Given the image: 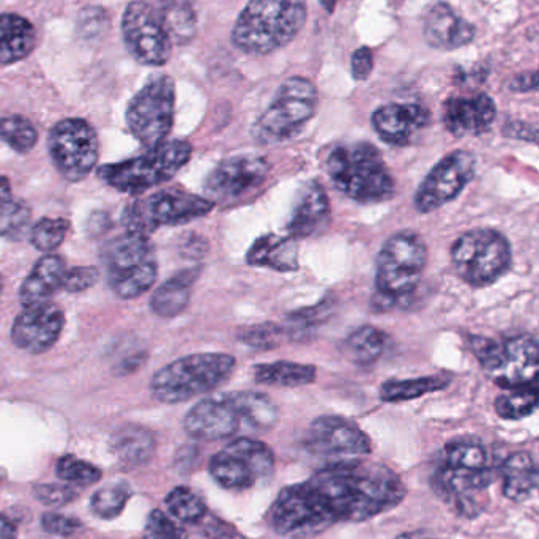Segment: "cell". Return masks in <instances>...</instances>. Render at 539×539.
Segmentation results:
<instances>
[{"label": "cell", "instance_id": "cell-1", "mask_svg": "<svg viewBox=\"0 0 539 539\" xmlns=\"http://www.w3.org/2000/svg\"><path fill=\"white\" fill-rule=\"evenodd\" d=\"M308 484L336 521H366L395 508L406 497V487L393 470L369 462L330 465Z\"/></svg>", "mask_w": 539, "mask_h": 539}, {"label": "cell", "instance_id": "cell-2", "mask_svg": "<svg viewBox=\"0 0 539 539\" xmlns=\"http://www.w3.org/2000/svg\"><path fill=\"white\" fill-rule=\"evenodd\" d=\"M306 16V0H250L238 16L232 41L246 54L273 53L300 34Z\"/></svg>", "mask_w": 539, "mask_h": 539}, {"label": "cell", "instance_id": "cell-3", "mask_svg": "<svg viewBox=\"0 0 539 539\" xmlns=\"http://www.w3.org/2000/svg\"><path fill=\"white\" fill-rule=\"evenodd\" d=\"M327 172L336 190L360 204H379L395 193V180L374 145H339L327 158Z\"/></svg>", "mask_w": 539, "mask_h": 539}, {"label": "cell", "instance_id": "cell-4", "mask_svg": "<svg viewBox=\"0 0 539 539\" xmlns=\"http://www.w3.org/2000/svg\"><path fill=\"white\" fill-rule=\"evenodd\" d=\"M237 361L229 354H193L172 361L152 377L153 398L180 404L207 395L231 379Z\"/></svg>", "mask_w": 539, "mask_h": 539}, {"label": "cell", "instance_id": "cell-5", "mask_svg": "<svg viewBox=\"0 0 539 539\" xmlns=\"http://www.w3.org/2000/svg\"><path fill=\"white\" fill-rule=\"evenodd\" d=\"M109 287L131 300L149 292L157 281L158 261L149 235L125 232L112 238L103 250Z\"/></svg>", "mask_w": 539, "mask_h": 539}, {"label": "cell", "instance_id": "cell-6", "mask_svg": "<svg viewBox=\"0 0 539 539\" xmlns=\"http://www.w3.org/2000/svg\"><path fill=\"white\" fill-rule=\"evenodd\" d=\"M193 147L186 141H164L144 155L98 171L101 179L123 193L141 194L169 182L190 163Z\"/></svg>", "mask_w": 539, "mask_h": 539}, {"label": "cell", "instance_id": "cell-7", "mask_svg": "<svg viewBox=\"0 0 539 539\" xmlns=\"http://www.w3.org/2000/svg\"><path fill=\"white\" fill-rule=\"evenodd\" d=\"M319 93L306 78H289L281 84L275 100L253 125V138L259 144H283L295 138L316 116Z\"/></svg>", "mask_w": 539, "mask_h": 539}, {"label": "cell", "instance_id": "cell-8", "mask_svg": "<svg viewBox=\"0 0 539 539\" xmlns=\"http://www.w3.org/2000/svg\"><path fill=\"white\" fill-rule=\"evenodd\" d=\"M428 264V248L420 235L412 231L391 235L376 261L377 294L396 303L415 292Z\"/></svg>", "mask_w": 539, "mask_h": 539}, {"label": "cell", "instance_id": "cell-9", "mask_svg": "<svg viewBox=\"0 0 539 539\" xmlns=\"http://www.w3.org/2000/svg\"><path fill=\"white\" fill-rule=\"evenodd\" d=\"M210 199L201 198L179 186H171L131 202L122 215L128 232L150 235L160 227L182 226L212 212Z\"/></svg>", "mask_w": 539, "mask_h": 539}, {"label": "cell", "instance_id": "cell-10", "mask_svg": "<svg viewBox=\"0 0 539 539\" xmlns=\"http://www.w3.org/2000/svg\"><path fill=\"white\" fill-rule=\"evenodd\" d=\"M473 354L492 382L511 390L539 377V342L528 335L494 341L473 338Z\"/></svg>", "mask_w": 539, "mask_h": 539}, {"label": "cell", "instance_id": "cell-11", "mask_svg": "<svg viewBox=\"0 0 539 539\" xmlns=\"http://www.w3.org/2000/svg\"><path fill=\"white\" fill-rule=\"evenodd\" d=\"M451 261L464 283L472 287L491 286L508 272L511 246L500 232L475 229L453 243Z\"/></svg>", "mask_w": 539, "mask_h": 539}, {"label": "cell", "instance_id": "cell-12", "mask_svg": "<svg viewBox=\"0 0 539 539\" xmlns=\"http://www.w3.org/2000/svg\"><path fill=\"white\" fill-rule=\"evenodd\" d=\"M174 111V81L168 76L152 79L130 101L128 128L147 149H153L163 144L171 133Z\"/></svg>", "mask_w": 539, "mask_h": 539}, {"label": "cell", "instance_id": "cell-13", "mask_svg": "<svg viewBox=\"0 0 539 539\" xmlns=\"http://www.w3.org/2000/svg\"><path fill=\"white\" fill-rule=\"evenodd\" d=\"M270 522L279 535L308 539L325 532L336 517L306 483L281 491L270 510Z\"/></svg>", "mask_w": 539, "mask_h": 539}, {"label": "cell", "instance_id": "cell-14", "mask_svg": "<svg viewBox=\"0 0 539 539\" xmlns=\"http://www.w3.org/2000/svg\"><path fill=\"white\" fill-rule=\"evenodd\" d=\"M209 469L216 483L242 491L272 475L275 454L259 440L237 439L213 456Z\"/></svg>", "mask_w": 539, "mask_h": 539}, {"label": "cell", "instance_id": "cell-15", "mask_svg": "<svg viewBox=\"0 0 539 539\" xmlns=\"http://www.w3.org/2000/svg\"><path fill=\"white\" fill-rule=\"evenodd\" d=\"M123 40L134 59L149 67H163L171 57L172 38L157 7L144 0L128 5L122 19Z\"/></svg>", "mask_w": 539, "mask_h": 539}, {"label": "cell", "instance_id": "cell-16", "mask_svg": "<svg viewBox=\"0 0 539 539\" xmlns=\"http://www.w3.org/2000/svg\"><path fill=\"white\" fill-rule=\"evenodd\" d=\"M97 133L86 120L67 119L49 134V152L60 174L79 182L95 168L98 160Z\"/></svg>", "mask_w": 539, "mask_h": 539}, {"label": "cell", "instance_id": "cell-17", "mask_svg": "<svg viewBox=\"0 0 539 539\" xmlns=\"http://www.w3.org/2000/svg\"><path fill=\"white\" fill-rule=\"evenodd\" d=\"M476 172L473 153L456 150L435 164L415 193L418 212L429 213L458 198Z\"/></svg>", "mask_w": 539, "mask_h": 539}, {"label": "cell", "instance_id": "cell-18", "mask_svg": "<svg viewBox=\"0 0 539 539\" xmlns=\"http://www.w3.org/2000/svg\"><path fill=\"white\" fill-rule=\"evenodd\" d=\"M270 169L272 166L267 158L257 155L226 158L220 164H216L205 179L207 199L213 204L215 201L232 204L238 199H243L264 185Z\"/></svg>", "mask_w": 539, "mask_h": 539}, {"label": "cell", "instance_id": "cell-19", "mask_svg": "<svg viewBox=\"0 0 539 539\" xmlns=\"http://www.w3.org/2000/svg\"><path fill=\"white\" fill-rule=\"evenodd\" d=\"M64 328V313L51 303L27 306L12 327L15 346L30 354H43L56 344Z\"/></svg>", "mask_w": 539, "mask_h": 539}, {"label": "cell", "instance_id": "cell-20", "mask_svg": "<svg viewBox=\"0 0 539 539\" xmlns=\"http://www.w3.org/2000/svg\"><path fill=\"white\" fill-rule=\"evenodd\" d=\"M242 417L232 401L231 393L202 399L186 413L185 431L199 440H221L232 437L242 426Z\"/></svg>", "mask_w": 539, "mask_h": 539}, {"label": "cell", "instance_id": "cell-21", "mask_svg": "<svg viewBox=\"0 0 539 539\" xmlns=\"http://www.w3.org/2000/svg\"><path fill=\"white\" fill-rule=\"evenodd\" d=\"M309 447L322 454L361 456L371 451V440L352 421L328 415L311 424Z\"/></svg>", "mask_w": 539, "mask_h": 539}, {"label": "cell", "instance_id": "cell-22", "mask_svg": "<svg viewBox=\"0 0 539 539\" xmlns=\"http://www.w3.org/2000/svg\"><path fill=\"white\" fill-rule=\"evenodd\" d=\"M497 116L494 100L486 93L475 97H453L443 105V123L453 136H478L491 130Z\"/></svg>", "mask_w": 539, "mask_h": 539}, {"label": "cell", "instance_id": "cell-23", "mask_svg": "<svg viewBox=\"0 0 539 539\" xmlns=\"http://www.w3.org/2000/svg\"><path fill=\"white\" fill-rule=\"evenodd\" d=\"M331 207L324 186L306 182L298 190L294 209L290 213L287 232L292 238L316 237L330 224Z\"/></svg>", "mask_w": 539, "mask_h": 539}, {"label": "cell", "instance_id": "cell-24", "mask_svg": "<svg viewBox=\"0 0 539 539\" xmlns=\"http://www.w3.org/2000/svg\"><path fill=\"white\" fill-rule=\"evenodd\" d=\"M423 34L432 48L451 51L472 43L475 27L454 12L450 5L439 2L424 13Z\"/></svg>", "mask_w": 539, "mask_h": 539}, {"label": "cell", "instance_id": "cell-25", "mask_svg": "<svg viewBox=\"0 0 539 539\" xmlns=\"http://www.w3.org/2000/svg\"><path fill=\"white\" fill-rule=\"evenodd\" d=\"M428 123V109L420 105H387L372 114V127L390 145H409Z\"/></svg>", "mask_w": 539, "mask_h": 539}, {"label": "cell", "instance_id": "cell-26", "mask_svg": "<svg viewBox=\"0 0 539 539\" xmlns=\"http://www.w3.org/2000/svg\"><path fill=\"white\" fill-rule=\"evenodd\" d=\"M492 483V473L489 469L465 470L443 464L434 476V487L443 499L453 502L464 514L476 513V502L472 494L481 492Z\"/></svg>", "mask_w": 539, "mask_h": 539}, {"label": "cell", "instance_id": "cell-27", "mask_svg": "<svg viewBox=\"0 0 539 539\" xmlns=\"http://www.w3.org/2000/svg\"><path fill=\"white\" fill-rule=\"evenodd\" d=\"M65 272L67 267L59 256H46L40 259L19 292L24 308L48 302L57 290L62 289Z\"/></svg>", "mask_w": 539, "mask_h": 539}, {"label": "cell", "instance_id": "cell-28", "mask_svg": "<svg viewBox=\"0 0 539 539\" xmlns=\"http://www.w3.org/2000/svg\"><path fill=\"white\" fill-rule=\"evenodd\" d=\"M246 262L253 267L272 268L276 272L298 270V246L295 238L267 234L257 238L246 254Z\"/></svg>", "mask_w": 539, "mask_h": 539}, {"label": "cell", "instance_id": "cell-29", "mask_svg": "<svg viewBox=\"0 0 539 539\" xmlns=\"http://www.w3.org/2000/svg\"><path fill=\"white\" fill-rule=\"evenodd\" d=\"M199 268H188L164 281L150 298L153 313L163 319H174L185 313L191 302L193 286L199 276Z\"/></svg>", "mask_w": 539, "mask_h": 539}, {"label": "cell", "instance_id": "cell-30", "mask_svg": "<svg viewBox=\"0 0 539 539\" xmlns=\"http://www.w3.org/2000/svg\"><path fill=\"white\" fill-rule=\"evenodd\" d=\"M37 34L27 19L18 15H0V64H15L29 56Z\"/></svg>", "mask_w": 539, "mask_h": 539}, {"label": "cell", "instance_id": "cell-31", "mask_svg": "<svg viewBox=\"0 0 539 539\" xmlns=\"http://www.w3.org/2000/svg\"><path fill=\"white\" fill-rule=\"evenodd\" d=\"M390 346V338L385 331L365 325L347 336L342 344L344 355L357 366H371L382 358Z\"/></svg>", "mask_w": 539, "mask_h": 539}, {"label": "cell", "instance_id": "cell-32", "mask_svg": "<svg viewBox=\"0 0 539 539\" xmlns=\"http://www.w3.org/2000/svg\"><path fill=\"white\" fill-rule=\"evenodd\" d=\"M503 492L514 502H521L538 486L539 469L525 453H516L502 465Z\"/></svg>", "mask_w": 539, "mask_h": 539}, {"label": "cell", "instance_id": "cell-33", "mask_svg": "<svg viewBox=\"0 0 539 539\" xmlns=\"http://www.w3.org/2000/svg\"><path fill=\"white\" fill-rule=\"evenodd\" d=\"M111 447L120 462L142 465L153 456L157 447L152 432L141 426H125L112 435Z\"/></svg>", "mask_w": 539, "mask_h": 539}, {"label": "cell", "instance_id": "cell-34", "mask_svg": "<svg viewBox=\"0 0 539 539\" xmlns=\"http://www.w3.org/2000/svg\"><path fill=\"white\" fill-rule=\"evenodd\" d=\"M242 423L254 431H268L278 423L279 412L275 402L264 393L254 391H235L231 393Z\"/></svg>", "mask_w": 539, "mask_h": 539}, {"label": "cell", "instance_id": "cell-35", "mask_svg": "<svg viewBox=\"0 0 539 539\" xmlns=\"http://www.w3.org/2000/svg\"><path fill=\"white\" fill-rule=\"evenodd\" d=\"M317 377V369L311 365H302L294 361H275L254 368V379L262 385L270 387L295 388L313 383Z\"/></svg>", "mask_w": 539, "mask_h": 539}, {"label": "cell", "instance_id": "cell-36", "mask_svg": "<svg viewBox=\"0 0 539 539\" xmlns=\"http://www.w3.org/2000/svg\"><path fill=\"white\" fill-rule=\"evenodd\" d=\"M447 376L418 377V379L388 380L380 387V399L383 402H404L421 398L434 391L448 387Z\"/></svg>", "mask_w": 539, "mask_h": 539}, {"label": "cell", "instance_id": "cell-37", "mask_svg": "<svg viewBox=\"0 0 539 539\" xmlns=\"http://www.w3.org/2000/svg\"><path fill=\"white\" fill-rule=\"evenodd\" d=\"M539 407V377L521 387L511 388L510 393L495 401V412L503 420H521L532 415Z\"/></svg>", "mask_w": 539, "mask_h": 539}, {"label": "cell", "instance_id": "cell-38", "mask_svg": "<svg viewBox=\"0 0 539 539\" xmlns=\"http://www.w3.org/2000/svg\"><path fill=\"white\" fill-rule=\"evenodd\" d=\"M158 12L175 43L182 45L196 34V15L190 0H161Z\"/></svg>", "mask_w": 539, "mask_h": 539}, {"label": "cell", "instance_id": "cell-39", "mask_svg": "<svg viewBox=\"0 0 539 539\" xmlns=\"http://www.w3.org/2000/svg\"><path fill=\"white\" fill-rule=\"evenodd\" d=\"M169 513L185 524H199L207 517V506L196 492L188 487H175L166 497Z\"/></svg>", "mask_w": 539, "mask_h": 539}, {"label": "cell", "instance_id": "cell-40", "mask_svg": "<svg viewBox=\"0 0 539 539\" xmlns=\"http://www.w3.org/2000/svg\"><path fill=\"white\" fill-rule=\"evenodd\" d=\"M333 313V303L330 300H324L316 306L300 309L287 316V335L294 339H306L309 333H313L317 327L327 322Z\"/></svg>", "mask_w": 539, "mask_h": 539}, {"label": "cell", "instance_id": "cell-41", "mask_svg": "<svg viewBox=\"0 0 539 539\" xmlns=\"http://www.w3.org/2000/svg\"><path fill=\"white\" fill-rule=\"evenodd\" d=\"M487 453L483 445L469 440L453 442L445 448V465L456 469H486Z\"/></svg>", "mask_w": 539, "mask_h": 539}, {"label": "cell", "instance_id": "cell-42", "mask_svg": "<svg viewBox=\"0 0 539 539\" xmlns=\"http://www.w3.org/2000/svg\"><path fill=\"white\" fill-rule=\"evenodd\" d=\"M30 209L24 202L10 201L0 205V235L10 240H21L29 231Z\"/></svg>", "mask_w": 539, "mask_h": 539}, {"label": "cell", "instance_id": "cell-43", "mask_svg": "<svg viewBox=\"0 0 539 539\" xmlns=\"http://www.w3.org/2000/svg\"><path fill=\"white\" fill-rule=\"evenodd\" d=\"M0 139L16 152L26 153L37 142V130L24 117L12 116L0 119Z\"/></svg>", "mask_w": 539, "mask_h": 539}, {"label": "cell", "instance_id": "cell-44", "mask_svg": "<svg viewBox=\"0 0 539 539\" xmlns=\"http://www.w3.org/2000/svg\"><path fill=\"white\" fill-rule=\"evenodd\" d=\"M131 491L127 484H111L95 492L92 497L93 513L103 519H114L122 513L130 499Z\"/></svg>", "mask_w": 539, "mask_h": 539}, {"label": "cell", "instance_id": "cell-45", "mask_svg": "<svg viewBox=\"0 0 539 539\" xmlns=\"http://www.w3.org/2000/svg\"><path fill=\"white\" fill-rule=\"evenodd\" d=\"M68 223L65 220H51V218H43L35 224L34 229L30 232V240L34 243L37 250L43 253H51L57 250L67 235Z\"/></svg>", "mask_w": 539, "mask_h": 539}, {"label": "cell", "instance_id": "cell-46", "mask_svg": "<svg viewBox=\"0 0 539 539\" xmlns=\"http://www.w3.org/2000/svg\"><path fill=\"white\" fill-rule=\"evenodd\" d=\"M286 335V330L276 324L251 325L238 331V339L254 350H270L278 347L279 342Z\"/></svg>", "mask_w": 539, "mask_h": 539}, {"label": "cell", "instance_id": "cell-47", "mask_svg": "<svg viewBox=\"0 0 539 539\" xmlns=\"http://www.w3.org/2000/svg\"><path fill=\"white\" fill-rule=\"evenodd\" d=\"M57 476L68 483L79 484V486H90L100 481L101 470L89 462L81 461L75 456H64L59 459L56 467Z\"/></svg>", "mask_w": 539, "mask_h": 539}, {"label": "cell", "instance_id": "cell-48", "mask_svg": "<svg viewBox=\"0 0 539 539\" xmlns=\"http://www.w3.org/2000/svg\"><path fill=\"white\" fill-rule=\"evenodd\" d=\"M147 536L153 539H186L188 533L163 511H152L147 519Z\"/></svg>", "mask_w": 539, "mask_h": 539}, {"label": "cell", "instance_id": "cell-49", "mask_svg": "<svg viewBox=\"0 0 539 539\" xmlns=\"http://www.w3.org/2000/svg\"><path fill=\"white\" fill-rule=\"evenodd\" d=\"M35 499L43 505L64 506L78 499L75 487L65 484H40L34 487Z\"/></svg>", "mask_w": 539, "mask_h": 539}, {"label": "cell", "instance_id": "cell-50", "mask_svg": "<svg viewBox=\"0 0 539 539\" xmlns=\"http://www.w3.org/2000/svg\"><path fill=\"white\" fill-rule=\"evenodd\" d=\"M100 272L95 267H75L65 272L62 289L67 292H84L97 284Z\"/></svg>", "mask_w": 539, "mask_h": 539}, {"label": "cell", "instance_id": "cell-51", "mask_svg": "<svg viewBox=\"0 0 539 539\" xmlns=\"http://www.w3.org/2000/svg\"><path fill=\"white\" fill-rule=\"evenodd\" d=\"M41 525L46 532L59 536H71L81 530V522L73 517L64 516V514L46 513L41 519Z\"/></svg>", "mask_w": 539, "mask_h": 539}, {"label": "cell", "instance_id": "cell-52", "mask_svg": "<svg viewBox=\"0 0 539 539\" xmlns=\"http://www.w3.org/2000/svg\"><path fill=\"white\" fill-rule=\"evenodd\" d=\"M205 538L207 539H248L238 532L234 525L227 524L221 519L212 517L205 525Z\"/></svg>", "mask_w": 539, "mask_h": 539}, {"label": "cell", "instance_id": "cell-53", "mask_svg": "<svg viewBox=\"0 0 539 539\" xmlns=\"http://www.w3.org/2000/svg\"><path fill=\"white\" fill-rule=\"evenodd\" d=\"M372 67H374V62H372L371 49H357L354 57H352V75H354V78L358 79V81L368 78L371 75Z\"/></svg>", "mask_w": 539, "mask_h": 539}, {"label": "cell", "instance_id": "cell-54", "mask_svg": "<svg viewBox=\"0 0 539 539\" xmlns=\"http://www.w3.org/2000/svg\"><path fill=\"white\" fill-rule=\"evenodd\" d=\"M510 89L513 92H530V90H539V70L536 73L516 76L510 82Z\"/></svg>", "mask_w": 539, "mask_h": 539}, {"label": "cell", "instance_id": "cell-55", "mask_svg": "<svg viewBox=\"0 0 539 539\" xmlns=\"http://www.w3.org/2000/svg\"><path fill=\"white\" fill-rule=\"evenodd\" d=\"M0 539H16V527L7 517L0 516Z\"/></svg>", "mask_w": 539, "mask_h": 539}, {"label": "cell", "instance_id": "cell-56", "mask_svg": "<svg viewBox=\"0 0 539 539\" xmlns=\"http://www.w3.org/2000/svg\"><path fill=\"white\" fill-rule=\"evenodd\" d=\"M10 196H12V186L5 177L0 175V205L10 201Z\"/></svg>", "mask_w": 539, "mask_h": 539}, {"label": "cell", "instance_id": "cell-57", "mask_svg": "<svg viewBox=\"0 0 539 539\" xmlns=\"http://www.w3.org/2000/svg\"><path fill=\"white\" fill-rule=\"evenodd\" d=\"M396 539H435L432 538V536L426 535V533L423 532H412V533H404V535L399 536V538Z\"/></svg>", "mask_w": 539, "mask_h": 539}, {"label": "cell", "instance_id": "cell-58", "mask_svg": "<svg viewBox=\"0 0 539 539\" xmlns=\"http://www.w3.org/2000/svg\"><path fill=\"white\" fill-rule=\"evenodd\" d=\"M144 539H153V538H149V536H145V538H144Z\"/></svg>", "mask_w": 539, "mask_h": 539}, {"label": "cell", "instance_id": "cell-59", "mask_svg": "<svg viewBox=\"0 0 539 539\" xmlns=\"http://www.w3.org/2000/svg\"><path fill=\"white\" fill-rule=\"evenodd\" d=\"M0 289H2V283H0Z\"/></svg>", "mask_w": 539, "mask_h": 539}]
</instances>
